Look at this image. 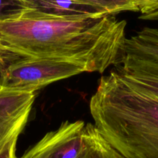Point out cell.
Segmentation results:
<instances>
[{"mask_svg":"<svg viewBox=\"0 0 158 158\" xmlns=\"http://www.w3.org/2000/svg\"><path fill=\"white\" fill-rule=\"evenodd\" d=\"M36 97L35 91L0 88V150L23 130Z\"/></svg>","mask_w":158,"mask_h":158,"instance_id":"6","label":"cell"},{"mask_svg":"<svg viewBox=\"0 0 158 158\" xmlns=\"http://www.w3.org/2000/svg\"><path fill=\"white\" fill-rule=\"evenodd\" d=\"M139 19L143 20H158V0H155L139 10Z\"/></svg>","mask_w":158,"mask_h":158,"instance_id":"11","label":"cell"},{"mask_svg":"<svg viewBox=\"0 0 158 158\" xmlns=\"http://www.w3.org/2000/svg\"><path fill=\"white\" fill-rule=\"evenodd\" d=\"M114 66L125 75L158 77V29L144 27L126 37Z\"/></svg>","mask_w":158,"mask_h":158,"instance_id":"4","label":"cell"},{"mask_svg":"<svg viewBox=\"0 0 158 158\" xmlns=\"http://www.w3.org/2000/svg\"><path fill=\"white\" fill-rule=\"evenodd\" d=\"M123 75L135 85L140 87L141 89H144L149 93L158 98V77L140 75V74H132V75L123 74Z\"/></svg>","mask_w":158,"mask_h":158,"instance_id":"10","label":"cell"},{"mask_svg":"<svg viewBox=\"0 0 158 158\" xmlns=\"http://www.w3.org/2000/svg\"><path fill=\"white\" fill-rule=\"evenodd\" d=\"M127 22L105 14L78 19H28L0 22V50L74 62L87 72L115 65L126 39Z\"/></svg>","mask_w":158,"mask_h":158,"instance_id":"1","label":"cell"},{"mask_svg":"<svg viewBox=\"0 0 158 158\" xmlns=\"http://www.w3.org/2000/svg\"><path fill=\"white\" fill-rule=\"evenodd\" d=\"M92 4L106 10L109 14L116 15L123 12H139L136 0H78Z\"/></svg>","mask_w":158,"mask_h":158,"instance_id":"9","label":"cell"},{"mask_svg":"<svg viewBox=\"0 0 158 158\" xmlns=\"http://www.w3.org/2000/svg\"><path fill=\"white\" fill-rule=\"evenodd\" d=\"M153 1H155V0H136V2L138 3V6H139V12L141 9L143 8L144 6H147L148 4L151 3Z\"/></svg>","mask_w":158,"mask_h":158,"instance_id":"13","label":"cell"},{"mask_svg":"<svg viewBox=\"0 0 158 158\" xmlns=\"http://www.w3.org/2000/svg\"><path fill=\"white\" fill-rule=\"evenodd\" d=\"M22 1L27 8L22 17L28 19H78L109 14L100 7L78 0Z\"/></svg>","mask_w":158,"mask_h":158,"instance_id":"7","label":"cell"},{"mask_svg":"<svg viewBox=\"0 0 158 158\" xmlns=\"http://www.w3.org/2000/svg\"><path fill=\"white\" fill-rule=\"evenodd\" d=\"M87 146L85 123L64 121L57 130L46 133L20 158H81Z\"/></svg>","mask_w":158,"mask_h":158,"instance_id":"5","label":"cell"},{"mask_svg":"<svg viewBox=\"0 0 158 158\" xmlns=\"http://www.w3.org/2000/svg\"><path fill=\"white\" fill-rule=\"evenodd\" d=\"M88 146L81 158H126L98 133L94 124H86Z\"/></svg>","mask_w":158,"mask_h":158,"instance_id":"8","label":"cell"},{"mask_svg":"<svg viewBox=\"0 0 158 158\" xmlns=\"http://www.w3.org/2000/svg\"><path fill=\"white\" fill-rule=\"evenodd\" d=\"M19 136L12 138L1 150L0 158H18L16 156V145Z\"/></svg>","mask_w":158,"mask_h":158,"instance_id":"12","label":"cell"},{"mask_svg":"<svg viewBox=\"0 0 158 158\" xmlns=\"http://www.w3.org/2000/svg\"><path fill=\"white\" fill-rule=\"evenodd\" d=\"M94 125L126 158H158V98L118 71L100 78L89 102Z\"/></svg>","mask_w":158,"mask_h":158,"instance_id":"2","label":"cell"},{"mask_svg":"<svg viewBox=\"0 0 158 158\" xmlns=\"http://www.w3.org/2000/svg\"><path fill=\"white\" fill-rule=\"evenodd\" d=\"M87 72L74 62L40 58L0 50V88L37 91L54 81Z\"/></svg>","mask_w":158,"mask_h":158,"instance_id":"3","label":"cell"}]
</instances>
